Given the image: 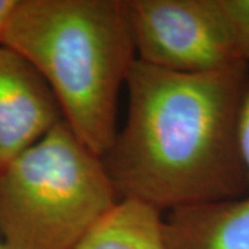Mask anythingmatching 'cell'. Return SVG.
Returning <instances> with one entry per match:
<instances>
[{
  "instance_id": "1",
  "label": "cell",
  "mask_w": 249,
  "mask_h": 249,
  "mask_svg": "<svg viewBox=\"0 0 249 249\" xmlns=\"http://www.w3.org/2000/svg\"><path fill=\"white\" fill-rule=\"evenodd\" d=\"M249 65L178 73L134 62L124 127L101 160L121 199L173 211L249 194L240 150Z\"/></svg>"
},
{
  "instance_id": "8",
  "label": "cell",
  "mask_w": 249,
  "mask_h": 249,
  "mask_svg": "<svg viewBox=\"0 0 249 249\" xmlns=\"http://www.w3.org/2000/svg\"><path fill=\"white\" fill-rule=\"evenodd\" d=\"M241 60L249 65V0H219Z\"/></svg>"
},
{
  "instance_id": "10",
  "label": "cell",
  "mask_w": 249,
  "mask_h": 249,
  "mask_svg": "<svg viewBox=\"0 0 249 249\" xmlns=\"http://www.w3.org/2000/svg\"><path fill=\"white\" fill-rule=\"evenodd\" d=\"M16 0H0V37L3 34V29L6 27V22L9 19L11 10L14 9Z\"/></svg>"
},
{
  "instance_id": "4",
  "label": "cell",
  "mask_w": 249,
  "mask_h": 249,
  "mask_svg": "<svg viewBox=\"0 0 249 249\" xmlns=\"http://www.w3.org/2000/svg\"><path fill=\"white\" fill-rule=\"evenodd\" d=\"M126 1L139 61L178 73L244 62L219 0Z\"/></svg>"
},
{
  "instance_id": "5",
  "label": "cell",
  "mask_w": 249,
  "mask_h": 249,
  "mask_svg": "<svg viewBox=\"0 0 249 249\" xmlns=\"http://www.w3.org/2000/svg\"><path fill=\"white\" fill-rule=\"evenodd\" d=\"M62 121L40 73L21 54L0 45V173Z\"/></svg>"
},
{
  "instance_id": "11",
  "label": "cell",
  "mask_w": 249,
  "mask_h": 249,
  "mask_svg": "<svg viewBox=\"0 0 249 249\" xmlns=\"http://www.w3.org/2000/svg\"><path fill=\"white\" fill-rule=\"evenodd\" d=\"M0 249H7L6 244H4V241H3V238H1V235H0Z\"/></svg>"
},
{
  "instance_id": "6",
  "label": "cell",
  "mask_w": 249,
  "mask_h": 249,
  "mask_svg": "<svg viewBox=\"0 0 249 249\" xmlns=\"http://www.w3.org/2000/svg\"><path fill=\"white\" fill-rule=\"evenodd\" d=\"M162 234L166 249H249V194L169 211Z\"/></svg>"
},
{
  "instance_id": "2",
  "label": "cell",
  "mask_w": 249,
  "mask_h": 249,
  "mask_svg": "<svg viewBox=\"0 0 249 249\" xmlns=\"http://www.w3.org/2000/svg\"><path fill=\"white\" fill-rule=\"evenodd\" d=\"M0 45L53 91L62 119L101 158L115 139L118 98L137 61L126 0H16Z\"/></svg>"
},
{
  "instance_id": "9",
  "label": "cell",
  "mask_w": 249,
  "mask_h": 249,
  "mask_svg": "<svg viewBox=\"0 0 249 249\" xmlns=\"http://www.w3.org/2000/svg\"><path fill=\"white\" fill-rule=\"evenodd\" d=\"M238 139H240L241 155H242V160H244V166H245L249 186V85L247 93H245V97H244L242 107H241Z\"/></svg>"
},
{
  "instance_id": "3",
  "label": "cell",
  "mask_w": 249,
  "mask_h": 249,
  "mask_svg": "<svg viewBox=\"0 0 249 249\" xmlns=\"http://www.w3.org/2000/svg\"><path fill=\"white\" fill-rule=\"evenodd\" d=\"M119 201L62 121L0 173V235L7 249H75Z\"/></svg>"
},
{
  "instance_id": "7",
  "label": "cell",
  "mask_w": 249,
  "mask_h": 249,
  "mask_svg": "<svg viewBox=\"0 0 249 249\" xmlns=\"http://www.w3.org/2000/svg\"><path fill=\"white\" fill-rule=\"evenodd\" d=\"M75 249H166L162 212L134 199H121Z\"/></svg>"
}]
</instances>
